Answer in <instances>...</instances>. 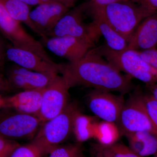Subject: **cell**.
Wrapping results in <instances>:
<instances>
[{
	"label": "cell",
	"mask_w": 157,
	"mask_h": 157,
	"mask_svg": "<svg viewBox=\"0 0 157 157\" xmlns=\"http://www.w3.org/2000/svg\"><path fill=\"white\" fill-rule=\"evenodd\" d=\"M87 101L90 110L97 117L116 124L125 102L123 95L96 90L88 94Z\"/></svg>",
	"instance_id": "30bf717a"
},
{
	"label": "cell",
	"mask_w": 157,
	"mask_h": 157,
	"mask_svg": "<svg viewBox=\"0 0 157 157\" xmlns=\"http://www.w3.org/2000/svg\"><path fill=\"white\" fill-rule=\"evenodd\" d=\"M79 111L76 104L70 103L63 112L42 124L33 139L36 144L48 154L61 145L73 133V121Z\"/></svg>",
	"instance_id": "277c9868"
},
{
	"label": "cell",
	"mask_w": 157,
	"mask_h": 157,
	"mask_svg": "<svg viewBox=\"0 0 157 157\" xmlns=\"http://www.w3.org/2000/svg\"><path fill=\"white\" fill-rule=\"evenodd\" d=\"M47 157H86L81 143L61 144L52 149Z\"/></svg>",
	"instance_id": "603a6c76"
},
{
	"label": "cell",
	"mask_w": 157,
	"mask_h": 157,
	"mask_svg": "<svg viewBox=\"0 0 157 157\" xmlns=\"http://www.w3.org/2000/svg\"><path fill=\"white\" fill-rule=\"evenodd\" d=\"M138 52L142 58L157 69V48Z\"/></svg>",
	"instance_id": "4316f807"
},
{
	"label": "cell",
	"mask_w": 157,
	"mask_h": 157,
	"mask_svg": "<svg viewBox=\"0 0 157 157\" xmlns=\"http://www.w3.org/2000/svg\"><path fill=\"white\" fill-rule=\"evenodd\" d=\"M88 11L104 17L128 42L140 23L156 12L132 0L120 1L103 7H91L89 5Z\"/></svg>",
	"instance_id": "7a4b0ae2"
},
{
	"label": "cell",
	"mask_w": 157,
	"mask_h": 157,
	"mask_svg": "<svg viewBox=\"0 0 157 157\" xmlns=\"http://www.w3.org/2000/svg\"><path fill=\"white\" fill-rule=\"evenodd\" d=\"M92 24L105 39L106 45L112 50L122 51L128 48L126 39L116 30L104 17L94 12H89Z\"/></svg>",
	"instance_id": "e0dca14e"
},
{
	"label": "cell",
	"mask_w": 157,
	"mask_h": 157,
	"mask_svg": "<svg viewBox=\"0 0 157 157\" xmlns=\"http://www.w3.org/2000/svg\"><path fill=\"white\" fill-rule=\"evenodd\" d=\"M122 1H127V0H90L89 5L91 7H103L111 3Z\"/></svg>",
	"instance_id": "f546056e"
},
{
	"label": "cell",
	"mask_w": 157,
	"mask_h": 157,
	"mask_svg": "<svg viewBox=\"0 0 157 157\" xmlns=\"http://www.w3.org/2000/svg\"><path fill=\"white\" fill-rule=\"evenodd\" d=\"M70 9L61 3L49 2L41 3L30 11V18L41 39L47 37Z\"/></svg>",
	"instance_id": "7c38bea8"
},
{
	"label": "cell",
	"mask_w": 157,
	"mask_h": 157,
	"mask_svg": "<svg viewBox=\"0 0 157 157\" xmlns=\"http://www.w3.org/2000/svg\"><path fill=\"white\" fill-rule=\"evenodd\" d=\"M19 1H21L29 6H38L39 4L42 3L40 0H19Z\"/></svg>",
	"instance_id": "836d02e7"
},
{
	"label": "cell",
	"mask_w": 157,
	"mask_h": 157,
	"mask_svg": "<svg viewBox=\"0 0 157 157\" xmlns=\"http://www.w3.org/2000/svg\"><path fill=\"white\" fill-rule=\"evenodd\" d=\"M94 118L82 114L78 111L73 121V133L76 140L82 143L93 138Z\"/></svg>",
	"instance_id": "44dd1931"
},
{
	"label": "cell",
	"mask_w": 157,
	"mask_h": 157,
	"mask_svg": "<svg viewBox=\"0 0 157 157\" xmlns=\"http://www.w3.org/2000/svg\"><path fill=\"white\" fill-rule=\"evenodd\" d=\"M70 88L65 78L58 75L44 88L41 108L37 115L43 123L55 117L64 110L70 103Z\"/></svg>",
	"instance_id": "9c48e42d"
},
{
	"label": "cell",
	"mask_w": 157,
	"mask_h": 157,
	"mask_svg": "<svg viewBox=\"0 0 157 157\" xmlns=\"http://www.w3.org/2000/svg\"><path fill=\"white\" fill-rule=\"evenodd\" d=\"M5 98H3V97H2V96L1 95H0V109L5 107Z\"/></svg>",
	"instance_id": "e575fe53"
},
{
	"label": "cell",
	"mask_w": 157,
	"mask_h": 157,
	"mask_svg": "<svg viewBox=\"0 0 157 157\" xmlns=\"http://www.w3.org/2000/svg\"><path fill=\"white\" fill-rule=\"evenodd\" d=\"M143 101L147 113L157 135V101L149 93H143Z\"/></svg>",
	"instance_id": "d4e9b609"
},
{
	"label": "cell",
	"mask_w": 157,
	"mask_h": 157,
	"mask_svg": "<svg viewBox=\"0 0 157 157\" xmlns=\"http://www.w3.org/2000/svg\"><path fill=\"white\" fill-rule=\"evenodd\" d=\"M0 32L11 45L29 51L51 63H55L40 41L28 33L21 23L11 17L0 1Z\"/></svg>",
	"instance_id": "ba28073f"
},
{
	"label": "cell",
	"mask_w": 157,
	"mask_h": 157,
	"mask_svg": "<svg viewBox=\"0 0 157 157\" xmlns=\"http://www.w3.org/2000/svg\"><path fill=\"white\" fill-rule=\"evenodd\" d=\"M129 147L141 157L157 155V135L153 132L143 131L124 135Z\"/></svg>",
	"instance_id": "ac0fdd59"
},
{
	"label": "cell",
	"mask_w": 157,
	"mask_h": 157,
	"mask_svg": "<svg viewBox=\"0 0 157 157\" xmlns=\"http://www.w3.org/2000/svg\"><path fill=\"white\" fill-rule=\"evenodd\" d=\"M89 1L74 6L62 17L47 37L69 36L85 40L95 45L101 36L91 23L85 21L88 14Z\"/></svg>",
	"instance_id": "5b68a950"
},
{
	"label": "cell",
	"mask_w": 157,
	"mask_h": 157,
	"mask_svg": "<svg viewBox=\"0 0 157 157\" xmlns=\"http://www.w3.org/2000/svg\"><path fill=\"white\" fill-rule=\"evenodd\" d=\"M7 45L4 39L0 36V60L6 63V50Z\"/></svg>",
	"instance_id": "1f68e13d"
},
{
	"label": "cell",
	"mask_w": 157,
	"mask_h": 157,
	"mask_svg": "<svg viewBox=\"0 0 157 157\" xmlns=\"http://www.w3.org/2000/svg\"><path fill=\"white\" fill-rule=\"evenodd\" d=\"M44 88L22 91L14 95L5 98L4 107L37 116L41 108Z\"/></svg>",
	"instance_id": "2e32d148"
},
{
	"label": "cell",
	"mask_w": 157,
	"mask_h": 157,
	"mask_svg": "<svg viewBox=\"0 0 157 157\" xmlns=\"http://www.w3.org/2000/svg\"><path fill=\"white\" fill-rule=\"evenodd\" d=\"M6 59L20 67L39 73L54 76L59 73V63H51L37 54L11 45H7Z\"/></svg>",
	"instance_id": "4fadbf2b"
},
{
	"label": "cell",
	"mask_w": 157,
	"mask_h": 157,
	"mask_svg": "<svg viewBox=\"0 0 157 157\" xmlns=\"http://www.w3.org/2000/svg\"><path fill=\"white\" fill-rule=\"evenodd\" d=\"M43 123L35 115L8 107L0 109V136L10 140L33 139Z\"/></svg>",
	"instance_id": "8992f818"
},
{
	"label": "cell",
	"mask_w": 157,
	"mask_h": 157,
	"mask_svg": "<svg viewBox=\"0 0 157 157\" xmlns=\"http://www.w3.org/2000/svg\"><path fill=\"white\" fill-rule=\"evenodd\" d=\"M5 63L0 60V73H2L5 70Z\"/></svg>",
	"instance_id": "d590c367"
},
{
	"label": "cell",
	"mask_w": 157,
	"mask_h": 157,
	"mask_svg": "<svg viewBox=\"0 0 157 157\" xmlns=\"http://www.w3.org/2000/svg\"><path fill=\"white\" fill-rule=\"evenodd\" d=\"M133 1L151 11H157V0H133Z\"/></svg>",
	"instance_id": "83f0119b"
},
{
	"label": "cell",
	"mask_w": 157,
	"mask_h": 157,
	"mask_svg": "<svg viewBox=\"0 0 157 157\" xmlns=\"http://www.w3.org/2000/svg\"><path fill=\"white\" fill-rule=\"evenodd\" d=\"M56 76L28 70L15 64L6 73V78L13 90L22 91L44 88Z\"/></svg>",
	"instance_id": "5bb4252c"
},
{
	"label": "cell",
	"mask_w": 157,
	"mask_h": 157,
	"mask_svg": "<svg viewBox=\"0 0 157 157\" xmlns=\"http://www.w3.org/2000/svg\"><path fill=\"white\" fill-rule=\"evenodd\" d=\"M132 1H133V0H132Z\"/></svg>",
	"instance_id": "74e56055"
},
{
	"label": "cell",
	"mask_w": 157,
	"mask_h": 157,
	"mask_svg": "<svg viewBox=\"0 0 157 157\" xmlns=\"http://www.w3.org/2000/svg\"><path fill=\"white\" fill-rule=\"evenodd\" d=\"M20 144L16 140L0 136V157H10Z\"/></svg>",
	"instance_id": "484cf974"
},
{
	"label": "cell",
	"mask_w": 157,
	"mask_h": 157,
	"mask_svg": "<svg viewBox=\"0 0 157 157\" xmlns=\"http://www.w3.org/2000/svg\"><path fill=\"white\" fill-rule=\"evenodd\" d=\"M13 90L6 77H4L0 73V95L4 93L10 92Z\"/></svg>",
	"instance_id": "f1b7e54d"
},
{
	"label": "cell",
	"mask_w": 157,
	"mask_h": 157,
	"mask_svg": "<svg viewBox=\"0 0 157 157\" xmlns=\"http://www.w3.org/2000/svg\"><path fill=\"white\" fill-rule=\"evenodd\" d=\"M5 9L12 18L23 23L32 30L34 33L41 37L29 17L30 6L19 0H0Z\"/></svg>",
	"instance_id": "d6986e66"
},
{
	"label": "cell",
	"mask_w": 157,
	"mask_h": 157,
	"mask_svg": "<svg viewBox=\"0 0 157 157\" xmlns=\"http://www.w3.org/2000/svg\"><path fill=\"white\" fill-rule=\"evenodd\" d=\"M157 46V11L140 23L128 42V48L143 51Z\"/></svg>",
	"instance_id": "9a60e30c"
},
{
	"label": "cell",
	"mask_w": 157,
	"mask_h": 157,
	"mask_svg": "<svg viewBox=\"0 0 157 157\" xmlns=\"http://www.w3.org/2000/svg\"><path fill=\"white\" fill-rule=\"evenodd\" d=\"M95 49L107 61L129 77L140 80L146 86L157 83V69L142 58L137 51L128 48L114 51L106 44Z\"/></svg>",
	"instance_id": "3957f363"
},
{
	"label": "cell",
	"mask_w": 157,
	"mask_h": 157,
	"mask_svg": "<svg viewBox=\"0 0 157 157\" xmlns=\"http://www.w3.org/2000/svg\"><path fill=\"white\" fill-rule=\"evenodd\" d=\"M117 124L111 122L96 121L94 128V136L98 143L103 146H108L118 142L121 136Z\"/></svg>",
	"instance_id": "ffe728a7"
},
{
	"label": "cell",
	"mask_w": 157,
	"mask_h": 157,
	"mask_svg": "<svg viewBox=\"0 0 157 157\" xmlns=\"http://www.w3.org/2000/svg\"><path fill=\"white\" fill-rule=\"evenodd\" d=\"M154 157H157V155H155V156Z\"/></svg>",
	"instance_id": "8d00e7d4"
},
{
	"label": "cell",
	"mask_w": 157,
	"mask_h": 157,
	"mask_svg": "<svg viewBox=\"0 0 157 157\" xmlns=\"http://www.w3.org/2000/svg\"><path fill=\"white\" fill-rule=\"evenodd\" d=\"M59 70L70 88L81 86L124 95L134 87L132 78L107 61L95 48L76 61L59 64Z\"/></svg>",
	"instance_id": "6da1fadb"
},
{
	"label": "cell",
	"mask_w": 157,
	"mask_h": 157,
	"mask_svg": "<svg viewBox=\"0 0 157 157\" xmlns=\"http://www.w3.org/2000/svg\"><path fill=\"white\" fill-rule=\"evenodd\" d=\"M45 155L38 145L31 141L26 144H20L10 157H42Z\"/></svg>",
	"instance_id": "cb8c5ba5"
},
{
	"label": "cell",
	"mask_w": 157,
	"mask_h": 157,
	"mask_svg": "<svg viewBox=\"0 0 157 157\" xmlns=\"http://www.w3.org/2000/svg\"><path fill=\"white\" fill-rule=\"evenodd\" d=\"M42 3L54 2L63 4L69 9L73 8L75 6L76 2L78 0H40Z\"/></svg>",
	"instance_id": "4dcf8cb0"
},
{
	"label": "cell",
	"mask_w": 157,
	"mask_h": 157,
	"mask_svg": "<svg viewBox=\"0 0 157 157\" xmlns=\"http://www.w3.org/2000/svg\"><path fill=\"white\" fill-rule=\"evenodd\" d=\"M149 93L157 101V83L151 85H147Z\"/></svg>",
	"instance_id": "d6a6232c"
},
{
	"label": "cell",
	"mask_w": 157,
	"mask_h": 157,
	"mask_svg": "<svg viewBox=\"0 0 157 157\" xmlns=\"http://www.w3.org/2000/svg\"><path fill=\"white\" fill-rule=\"evenodd\" d=\"M40 42L51 52L69 62L81 59L94 46L85 40L69 36L45 37Z\"/></svg>",
	"instance_id": "8fae6325"
},
{
	"label": "cell",
	"mask_w": 157,
	"mask_h": 157,
	"mask_svg": "<svg viewBox=\"0 0 157 157\" xmlns=\"http://www.w3.org/2000/svg\"><path fill=\"white\" fill-rule=\"evenodd\" d=\"M92 152L93 157H141L129 146L118 142L108 146L94 144Z\"/></svg>",
	"instance_id": "7402d4cb"
},
{
	"label": "cell",
	"mask_w": 157,
	"mask_h": 157,
	"mask_svg": "<svg viewBox=\"0 0 157 157\" xmlns=\"http://www.w3.org/2000/svg\"><path fill=\"white\" fill-rule=\"evenodd\" d=\"M143 96V93L136 89L125 101L116 123L121 135L143 131L156 134L147 113Z\"/></svg>",
	"instance_id": "52a82bcc"
}]
</instances>
